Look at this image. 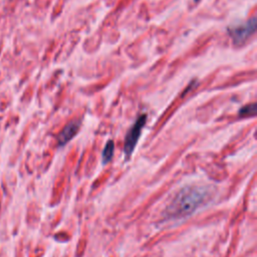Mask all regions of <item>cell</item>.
<instances>
[{
	"label": "cell",
	"mask_w": 257,
	"mask_h": 257,
	"mask_svg": "<svg viewBox=\"0 0 257 257\" xmlns=\"http://www.w3.org/2000/svg\"><path fill=\"white\" fill-rule=\"evenodd\" d=\"M213 194V190L208 186H186L173 197L164 215L167 219L175 220L188 217L206 204Z\"/></svg>",
	"instance_id": "6da1fadb"
},
{
	"label": "cell",
	"mask_w": 257,
	"mask_h": 257,
	"mask_svg": "<svg viewBox=\"0 0 257 257\" xmlns=\"http://www.w3.org/2000/svg\"><path fill=\"white\" fill-rule=\"evenodd\" d=\"M146 121H147V114H141L128 130L124 138V144H123V152L126 159L130 158V156L133 154L137 146V143L141 137L142 130L146 124Z\"/></svg>",
	"instance_id": "7a4b0ae2"
},
{
	"label": "cell",
	"mask_w": 257,
	"mask_h": 257,
	"mask_svg": "<svg viewBox=\"0 0 257 257\" xmlns=\"http://www.w3.org/2000/svg\"><path fill=\"white\" fill-rule=\"evenodd\" d=\"M256 30V18L252 17L244 23L228 28V33L231 36L234 44L245 42Z\"/></svg>",
	"instance_id": "3957f363"
},
{
	"label": "cell",
	"mask_w": 257,
	"mask_h": 257,
	"mask_svg": "<svg viewBox=\"0 0 257 257\" xmlns=\"http://www.w3.org/2000/svg\"><path fill=\"white\" fill-rule=\"evenodd\" d=\"M80 126V121L79 120H71L69 121L63 130L60 132V134L57 137V143L59 147H62L66 145L75 135L77 134L78 130Z\"/></svg>",
	"instance_id": "277c9868"
},
{
	"label": "cell",
	"mask_w": 257,
	"mask_h": 257,
	"mask_svg": "<svg viewBox=\"0 0 257 257\" xmlns=\"http://www.w3.org/2000/svg\"><path fill=\"white\" fill-rule=\"evenodd\" d=\"M113 151H114V144L111 140L107 141V143L105 144L102 154H101V159H102V163L106 164L108 163L113 156Z\"/></svg>",
	"instance_id": "5b68a950"
},
{
	"label": "cell",
	"mask_w": 257,
	"mask_h": 257,
	"mask_svg": "<svg viewBox=\"0 0 257 257\" xmlns=\"http://www.w3.org/2000/svg\"><path fill=\"white\" fill-rule=\"evenodd\" d=\"M239 116L241 117H246V116H255L256 115V103L252 102L249 104L244 105L241 107L238 111Z\"/></svg>",
	"instance_id": "8992f818"
},
{
	"label": "cell",
	"mask_w": 257,
	"mask_h": 257,
	"mask_svg": "<svg viewBox=\"0 0 257 257\" xmlns=\"http://www.w3.org/2000/svg\"><path fill=\"white\" fill-rule=\"evenodd\" d=\"M195 1H198V0H195Z\"/></svg>",
	"instance_id": "52a82bcc"
}]
</instances>
